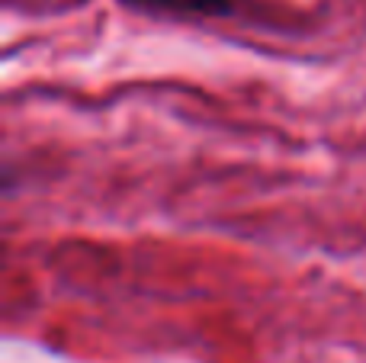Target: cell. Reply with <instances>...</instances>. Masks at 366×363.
Returning a JSON list of instances; mask_svg holds the SVG:
<instances>
[{
	"instance_id": "6da1fadb",
	"label": "cell",
	"mask_w": 366,
	"mask_h": 363,
	"mask_svg": "<svg viewBox=\"0 0 366 363\" xmlns=\"http://www.w3.org/2000/svg\"><path fill=\"white\" fill-rule=\"evenodd\" d=\"M132 13H145L154 19H177V23H219L241 13L238 0H116Z\"/></svg>"
}]
</instances>
